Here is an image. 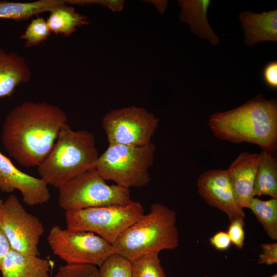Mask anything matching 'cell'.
I'll return each instance as SVG.
<instances>
[{
  "label": "cell",
  "instance_id": "6da1fadb",
  "mask_svg": "<svg viewBox=\"0 0 277 277\" xmlns=\"http://www.w3.org/2000/svg\"><path fill=\"white\" fill-rule=\"evenodd\" d=\"M67 122L66 113L57 106L26 101L6 115L2 126V143L19 164L37 167L50 153Z\"/></svg>",
  "mask_w": 277,
  "mask_h": 277
},
{
  "label": "cell",
  "instance_id": "7a4b0ae2",
  "mask_svg": "<svg viewBox=\"0 0 277 277\" xmlns=\"http://www.w3.org/2000/svg\"><path fill=\"white\" fill-rule=\"evenodd\" d=\"M214 136L233 143L246 142L263 151L277 147V102L257 95L234 109L213 113L208 120Z\"/></svg>",
  "mask_w": 277,
  "mask_h": 277
},
{
  "label": "cell",
  "instance_id": "3957f363",
  "mask_svg": "<svg viewBox=\"0 0 277 277\" xmlns=\"http://www.w3.org/2000/svg\"><path fill=\"white\" fill-rule=\"evenodd\" d=\"M99 154L93 133L74 130L66 123L45 159L37 166L40 178L58 188L78 174L95 167Z\"/></svg>",
  "mask_w": 277,
  "mask_h": 277
},
{
  "label": "cell",
  "instance_id": "277c9868",
  "mask_svg": "<svg viewBox=\"0 0 277 277\" xmlns=\"http://www.w3.org/2000/svg\"><path fill=\"white\" fill-rule=\"evenodd\" d=\"M176 213L161 203L126 229L113 244L115 253L131 262L145 254L179 246Z\"/></svg>",
  "mask_w": 277,
  "mask_h": 277
},
{
  "label": "cell",
  "instance_id": "5b68a950",
  "mask_svg": "<svg viewBox=\"0 0 277 277\" xmlns=\"http://www.w3.org/2000/svg\"><path fill=\"white\" fill-rule=\"evenodd\" d=\"M156 146L152 142L144 146L109 144L94 169L107 181L121 186L143 187L150 181L149 169L153 164Z\"/></svg>",
  "mask_w": 277,
  "mask_h": 277
},
{
  "label": "cell",
  "instance_id": "8992f818",
  "mask_svg": "<svg viewBox=\"0 0 277 277\" xmlns=\"http://www.w3.org/2000/svg\"><path fill=\"white\" fill-rule=\"evenodd\" d=\"M144 214L142 204L132 200L123 204L65 211L66 229L92 232L113 245Z\"/></svg>",
  "mask_w": 277,
  "mask_h": 277
},
{
  "label": "cell",
  "instance_id": "52a82bcc",
  "mask_svg": "<svg viewBox=\"0 0 277 277\" xmlns=\"http://www.w3.org/2000/svg\"><path fill=\"white\" fill-rule=\"evenodd\" d=\"M94 168L74 177L59 187L58 203L65 211L114 204L131 200L129 188L108 185Z\"/></svg>",
  "mask_w": 277,
  "mask_h": 277
},
{
  "label": "cell",
  "instance_id": "ba28073f",
  "mask_svg": "<svg viewBox=\"0 0 277 277\" xmlns=\"http://www.w3.org/2000/svg\"><path fill=\"white\" fill-rule=\"evenodd\" d=\"M47 239L54 254L68 264L100 267L115 253L112 245L92 232L70 231L58 225L51 227Z\"/></svg>",
  "mask_w": 277,
  "mask_h": 277
},
{
  "label": "cell",
  "instance_id": "9c48e42d",
  "mask_svg": "<svg viewBox=\"0 0 277 277\" xmlns=\"http://www.w3.org/2000/svg\"><path fill=\"white\" fill-rule=\"evenodd\" d=\"M159 123L153 113L135 106L112 110L102 120L109 144L131 146L151 143Z\"/></svg>",
  "mask_w": 277,
  "mask_h": 277
},
{
  "label": "cell",
  "instance_id": "30bf717a",
  "mask_svg": "<svg viewBox=\"0 0 277 277\" xmlns=\"http://www.w3.org/2000/svg\"><path fill=\"white\" fill-rule=\"evenodd\" d=\"M2 221L11 249L39 256L38 246L44 232V225L37 217L26 210L14 194H10L4 201Z\"/></svg>",
  "mask_w": 277,
  "mask_h": 277
},
{
  "label": "cell",
  "instance_id": "8fae6325",
  "mask_svg": "<svg viewBox=\"0 0 277 277\" xmlns=\"http://www.w3.org/2000/svg\"><path fill=\"white\" fill-rule=\"evenodd\" d=\"M197 188L205 202L225 213L230 222L236 219L244 221L245 212L236 200L226 170L204 172L197 179Z\"/></svg>",
  "mask_w": 277,
  "mask_h": 277
},
{
  "label": "cell",
  "instance_id": "7c38bea8",
  "mask_svg": "<svg viewBox=\"0 0 277 277\" xmlns=\"http://www.w3.org/2000/svg\"><path fill=\"white\" fill-rule=\"evenodd\" d=\"M15 190L30 206L46 203L51 196L48 185L42 179L19 170L0 152V191L10 193Z\"/></svg>",
  "mask_w": 277,
  "mask_h": 277
},
{
  "label": "cell",
  "instance_id": "4fadbf2b",
  "mask_svg": "<svg viewBox=\"0 0 277 277\" xmlns=\"http://www.w3.org/2000/svg\"><path fill=\"white\" fill-rule=\"evenodd\" d=\"M260 155L241 152L226 170L227 174L239 206L248 207L253 196V187Z\"/></svg>",
  "mask_w": 277,
  "mask_h": 277
},
{
  "label": "cell",
  "instance_id": "5bb4252c",
  "mask_svg": "<svg viewBox=\"0 0 277 277\" xmlns=\"http://www.w3.org/2000/svg\"><path fill=\"white\" fill-rule=\"evenodd\" d=\"M52 263L39 256L25 254L11 249L2 260V277H49Z\"/></svg>",
  "mask_w": 277,
  "mask_h": 277
},
{
  "label": "cell",
  "instance_id": "9a60e30c",
  "mask_svg": "<svg viewBox=\"0 0 277 277\" xmlns=\"http://www.w3.org/2000/svg\"><path fill=\"white\" fill-rule=\"evenodd\" d=\"M239 18L244 32V42L252 46L262 41H277V10L254 13L242 12Z\"/></svg>",
  "mask_w": 277,
  "mask_h": 277
},
{
  "label": "cell",
  "instance_id": "2e32d148",
  "mask_svg": "<svg viewBox=\"0 0 277 277\" xmlns=\"http://www.w3.org/2000/svg\"><path fill=\"white\" fill-rule=\"evenodd\" d=\"M31 77L23 56L0 47V98L10 97L18 85L27 83Z\"/></svg>",
  "mask_w": 277,
  "mask_h": 277
},
{
  "label": "cell",
  "instance_id": "e0dca14e",
  "mask_svg": "<svg viewBox=\"0 0 277 277\" xmlns=\"http://www.w3.org/2000/svg\"><path fill=\"white\" fill-rule=\"evenodd\" d=\"M178 4L182 9L180 21L188 24L193 33L207 39L213 45L219 44V38L211 28L206 16L210 1L183 0L179 1Z\"/></svg>",
  "mask_w": 277,
  "mask_h": 277
},
{
  "label": "cell",
  "instance_id": "ac0fdd59",
  "mask_svg": "<svg viewBox=\"0 0 277 277\" xmlns=\"http://www.w3.org/2000/svg\"><path fill=\"white\" fill-rule=\"evenodd\" d=\"M70 0H38L30 2L0 1V19L16 21L26 20L40 13L50 12L64 5H70Z\"/></svg>",
  "mask_w": 277,
  "mask_h": 277
},
{
  "label": "cell",
  "instance_id": "d6986e66",
  "mask_svg": "<svg viewBox=\"0 0 277 277\" xmlns=\"http://www.w3.org/2000/svg\"><path fill=\"white\" fill-rule=\"evenodd\" d=\"M274 152L262 151L255 176L253 196L268 195L277 199V159Z\"/></svg>",
  "mask_w": 277,
  "mask_h": 277
},
{
  "label": "cell",
  "instance_id": "ffe728a7",
  "mask_svg": "<svg viewBox=\"0 0 277 277\" xmlns=\"http://www.w3.org/2000/svg\"><path fill=\"white\" fill-rule=\"evenodd\" d=\"M46 21L51 32L65 36H70L77 28L89 23L86 15L77 12L72 6L68 4L51 11Z\"/></svg>",
  "mask_w": 277,
  "mask_h": 277
},
{
  "label": "cell",
  "instance_id": "44dd1931",
  "mask_svg": "<svg viewBox=\"0 0 277 277\" xmlns=\"http://www.w3.org/2000/svg\"><path fill=\"white\" fill-rule=\"evenodd\" d=\"M255 215L258 221L269 238L277 240V199L263 201L253 197L248 207Z\"/></svg>",
  "mask_w": 277,
  "mask_h": 277
},
{
  "label": "cell",
  "instance_id": "7402d4cb",
  "mask_svg": "<svg viewBox=\"0 0 277 277\" xmlns=\"http://www.w3.org/2000/svg\"><path fill=\"white\" fill-rule=\"evenodd\" d=\"M159 254L150 253L132 262V277H167Z\"/></svg>",
  "mask_w": 277,
  "mask_h": 277
},
{
  "label": "cell",
  "instance_id": "603a6c76",
  "mask_svg": "<svg viewBox=\"0 0 277 277\" xmlns=\"http://www.w3.org/2000/svg\"><path fill=\"white\" fill-rule=\"evenodd\" d=\"M47 21L42 17L32 20L21 38L25 41V48L34 47L47 40L51 33Z\"/></svg>",
  "mask_w": 277,
  "mask_h": 277
},
{
  "label": "cell",
  "instance_id": "cb8c5ba5",
  "mask_svg": "<svg viewBox=\"0 0 277 277\" xmlns=\"http://www.w3.org/2000/svg\"><path fill=\"white\" fill-rule=\"evenodd\" d=\"M101 277H132L131 262L114 253L99 267Z\"/></svg>",
  "mask_w": 277,
  "mask_h": 277
},
{
  "label": "cell",
  "instance_id": "d4e9b609",
  "mask_svg": "<svg viewBox=\"0 0 277 277\" xmlns=\"http://www.w3.org/2000/svg\"><path fill=\"white\" fill-rule=\"evenodd\" d=\"M52 277H101L99 269L91 265L68 264L60 266Z\"/></svg>",
  "mask_w": 277,
  "mask_h": 277
},
{
  "label": "cell",
  "instance_id": "484cf974",
  "mask_svg": "<svg viewBox=\"0 0 277 277\" xmlns=\"http://www.w3.org/2000/svg\"><path fill=\"white\" fill-rule=\"evenodd\" d=\"M230 223L227 233L231 242L238 248L242 249L243 248L245 239L244 221L236 219Z\"/></svg>",
  "mask_w": 277,
  "mask_h": 277
},
{
  "label": "cell",
  "instance_id": "4316f807",
  "mask_svg": "<svg viewBox=\"0 0 277 277\" xmlns=\"http://www.w3.org/2000/svg\"><path fill=\"white\" fill-rule=\"evenodd\" d=\"M261 247L262 252L259 256L258 263L268 265L277 264V243H263Z\"/></svg>",
  "mask_w": 277,
  "mask_h": 277
},
{
  "label": "cell",
  "instance_id": "83f0119b",
  "mask_svg": "<svg viewBox=\"0 0 277 277\" xmlns=\"http://www.w3.org/2000/svg\"><path fill=\"white\" fill-rule=\"evenodd\" d=\"M95 4L107 7L114 12L120 11L123 9L124 1L115 0H71V5H78L84 6L85 5Z\"/></svg>",
  "mask_w": 277,
  "mask_h": 277
},
{
  "label": "cell",
  "instance_id": "f1b7e54d",
  "mask_svg": "<svg viewBox=\"0 0 277 277\" xmlns=\"http://www.w3.org/2000/svg\"><path fill=\"white\" fill-rule=\"evenodd\" d=\"M263 78L265 84L269 87L277 88V62L272 61L265 66L263 71Z\"/></svg>",
  "mask_w": 277,
  "mask_h": 277
},
{
  "label": "cell",
  "instance_id": "f546056e",
  "mask_svg": "<svg viewBox=\"0 0 277 277\" xmlns=\"http://www.w3.org/2000/svg\"><path fill=\"white\" fill-rule=\"evenodd\" d=\"M210 243L216 249L227 250L231 245V241L226 232L219 231L214 234L209 239Z\"/></svg>",
  "mask_w": 277,
  "mask_h": 277
},
{
  "label": "cell",
  "instance_id": "4dcf8cb0",
  "mask_svg": "<svg viewBox=\"0 0 277 277\" xmlns=\"http://www.w3.org/2000/svg\"><path fill=\"white\" fill-rule=\"evenodd\" d=\"M4 201L0 199V268L3 258L11 249L5 235L2 221V213Z\"/></svg>",
  "mask_w": 277,
  "mask_h": 277
},
{
  "label": "cell",
  "instance_id": "1f68e13d",
  "mask_svg": "<svg viewBox=\"0 0 277 277\" xmlns=\"http://www.w3.org/2000/svg\"><path fill=\"white\" fill-rule=\"evenodd\" d=\"M154 5L159 12L163 14L167 7V2L166 1H147Z\"/></svg>",
  "mask_w": 277,
  "mask_h": 277
},
{
  "label": "cell",
  "instance_id": "d6a6232c",
  "mask_svg": "<svg viewBox=\"0 0 277 277\" xmlns=\"http://www.w3.org/2000/svg\"><path fill=\"white\" fill-rule=\"evenodd\" d=\"M205 277H210V276H208L207 275H205ZM269 277H277V274L275 273V274H273L271 276H270Z\"/></svg>",
  "mask_w": 277,
  "mask_h": 277
}]
</instances>
